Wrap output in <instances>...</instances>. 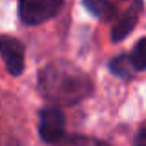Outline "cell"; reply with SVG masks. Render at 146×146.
<instances>
[{
    "instance_id": "3957f363",
    "label": "cell",
    "mask_w": 146,
    "mask_h": 146,
    "mask_svg": "<svg viewBox=\"0 0 146 146\" xmlns=\"http://www.w3.org/2000/svg\"><path fill=\"white\" fill-rule=\"evenodd\" d=\"M65 129H67V122H65V115L59 107L46 106L41 109V113H39V135L44 143L57 146L67 137Z\"/></svg>"
},
{
    "instance_id": "8992f818",
    "label": "cell",
    "mask_w": 146,
    "mask_h": 146,
    "mask_svg": "<svg viewBox=\"0 0 146 146\" xmlns=\"http://www.w3.org/2000/svg\"><path fill=\"white\" fill-rule=\"evenodd\" d=\"M83 7L91 11V15L102 19V21H109L111 17H115L117 13V6L107 0H85L83 2Z\"/></svg>"
},
{
    "instance_id": "9c48e42d",
    "label": "cell",
    "mask_w": 146,
    "mask_h": 146,
    "mask_svg": "<svg viewBox=\"0 0 146 146\" xmlns=\"http://www.w3.org/2000/svg\"><path fill=\"white\" fill-rule=\"evenodd\" d=\"M57 146H109V144L96 141V139L83 137V135H67Z\"/></svg>"
},
{
    "instance_id": "30bf717a",
    "label": "cell",
    "mask_w": 146,
    "mask_h": 146,
    "mask_svg": "<svg viewBox=\"0 0 146 146\" xmlns=\"http://www.w3.org/2000/svg\"><path fill=\"white\" fill-rule=\"evenodd\" d=\"M135 146H146V126H144V128H141L139 133H137V137H135Z\"/></svg>"
},
{
    "instance_id": "ba28073f",
    "label": "cell",
    "mask_w": 146,
    "mask_h": 146,
    "mask_svg": "<svg viewBox=\"0 0 146 146\" xmlns=\"http://www.w3.org/2000/svg\"><path fill=\"white\" fill-rule=\"evenodd\" d=\"M129 61H131L133 70H146V37L135 43L129 54Z\"/></svg>"
},
{
    "instance_id": "52a82bcc",
    "label": "cell",
    "mask_w": 146,
    "mask_h": 146,
    "mask_svg": "<svg viewBox=\"0 0 146 146\" xmlns=\"http://www.w3.org/2000/svg\"><path fill=\"white\" fill-rule=\"evenodd\" d=\"M107 67H109V70L115 76H120V78H129L133 72V67H131V61H129L128 54H120V56L113 57Z\"/></svg>"
},
{
    "instance_id": "6da1fadb",
    "label": "cell",
    "mask_w": 146,
    "mask_h": 146,
    "mask_svg": "<svg viewBox=\"0 0 146 146\" xmlns=\"http://www.w3.org/2000/svg\"><path fill=\"white\" fill-rule=\"evenodd\" d=\"M39 89L43 96L57 106H76L93 93L91 78L68 61L57 59L39 72Z\"/></svg>"
},
{
    "instance_id": "5b68a950",
    "label": "cell",
    "mask_w": 146,
    "mask_h": 146,
    "mask_svg": "<svg viewBox=\"0 0 146 146\" xmlns=\"http://www.w3.org/2000/svg\"><path fill=\"white\" fill-rule=\"evenodd\" d=\"M143 11H144V4L143 2H139V0L133 2L131 6L126 9V13L120 15L118 21L115 22L113 30H111V41H113V43H120L122 39H126V37L133 32V28L137 26L139 17L143 15Z\"/></svg>"
},
{
    "instance_id": "7a4b0ae2",
    "label": "cell",
    "mask_w": 146,
    "mask_h": 146,
    "mask_svg": "<svg viewBox=\"0 0 146 146\" xmlns=\"http://www.w3.org/2000/svg\"><path fill=\"white\" fill-rule=\"evenodd\" d=\"M63 7L61 0H22L19 4V17L24 24L35 26L54 19Z\"/></svg>"
},
{
    "instance_id": "277c9868",
    "label": "cell",
    "mask_w": 146,
    "mask_h": 146,
    "mask_svg": "<svg viewBox=\"0 0 146 146\" xmlns=\"http://www.w3.org/2000/svg\"><path fill=\"white\" fill-rule=\"evenodd\" d=\"M0 54L11 76H21L24 72V44L19 39L0 35Z\"/></svg>"
}]
</instances>
